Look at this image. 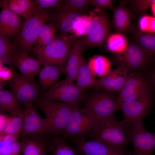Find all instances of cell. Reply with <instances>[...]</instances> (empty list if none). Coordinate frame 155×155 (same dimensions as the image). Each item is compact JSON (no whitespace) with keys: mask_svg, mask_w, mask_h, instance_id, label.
<instances>
[{"mask_svg":"<svg viewBox=\"0 0 155 155\" xmlns=\"http://www.w3.org/2000/svg\"><path fill=\"white\" fill-rule=\"evenodd\" d=\"M8 84V82L5 81L0 82V91L3 90L5 87Z\"/></svg>","mask_w":155,"mask_h":155,"instance_id":"obj_46","label":"cell"},{"mask_svg":"<svg viewBox=\"0 0 155 155\" xmlns=\"http://www.w3.org/2000/svg\"><path fill=\"white\" fill-rule=\"evenodd\" d=\"M50 151L52 155H79L76 147L68 144L65 139L60 136L52 139Z\"/></svg>","mask_w":155,"mask_h":155,"instance_id":"obj_29","label":"cell"},{"mask_svg":"<svg viewBox=\"0 0 155 155\" xmlns=\"http://www.w3.org/2000/svg\"><path fill=\"white\" fill-rule=\"evenodd\" d=\"M137 42L147 53L152 56L155 55V34L144 33L140 30L133 32Z\"/></svg>","mask_w":155,"mask_h":155,"instance_id":"obj_30","label":"cell"},{"mask_svg":"<svg viewBox=\"0 0 155 155\" xmlns=\"http://www.w3.org/2000/svg\"><path fill=\"white\" fill-rule=\"evenodd\" d=\"M76 40L70 36L60 35L46 46L36 45L32 49L38 55L41 66L65 67Z\"/></svg>","mask_w":155,"mask_h":155,"instance_id":"obj_3","label":"cell"},{"mask_svg":"<svg viewBox=\"0 0 155 155\" xmlns=\"http://www.w3.org/2000/svg\"><path fill=\"white\" fill-rule=\"evenodd\" d=\"M152 11L155 16V3H153L151 6Z\"/></svg>","mask_w":155,"mask_h":155,"instance_id":"obj_47","label":"cell"},{"mask_svg":"<svg viewBox=\"0 0 155 155\" xmlns=\"http://www.w3.org/2000/svg\"><path fill=\"white\" fill-rule=\"evenodd\" d=\"M154 67H155V58L154 59Z\"/></svg>","mask_w":155,"mask_h":155,"instance_id":"obj_48","label":"cell"},{"mask_svg":"<svg viewBox=\"0 0 155 155\" xmlns=\"http://www.w3.org/2000/svg\"><path fill=\"white\" fill-rule=\"evenodd\" d=\"M12 70L13 74L8 84L19 103L25 105L36 102L42 90L40 84L35 82L34 78L18 73L14 68Z\"/></svg>","mask_w":155,"mask_h":155,"instance_id":"obj_8","label":"cell"},{"mask_svg":"<svg viewBox=\"0 0 155 155\" xmlns=\"http://www.w3.org/2000/svg\"><path fill=\"white\" fill-rule=\"evenodd\" d=\"M10 117L2 113L0 115V133L3 132L7 126Z\"/></svg>","mask_w":155,"mask_h":155,"instance_id":"obj_43","label":"cell"},{"mask_svg":"<svg viewBox=\"0 0 155 155\" xmlns=\"http://www.w3.org/2000/svg\"><path fill=\"white\" fill-rule=\"evenodd\" d=\"M148 80L153 89H155V67L150 70L148 74Z\"/></svg>","mask_w":155,"mask_h":155,"instance_id":"obj_44","label":"cell"},{"mask_svg":"<svg viewBox=\"0 0 155 155\" xmlns=\"http://www.w3.org/2000/svg\"><path fill=\"white\" fill-rule=\"evenodd\" d=\"M23 126L20 137L34 135L47 134V122L37 113L32 103L25 105Z\"/></svg>","mask_w":155,"mask_h":155,"instance_id":"obj_14","label":"cell"},{"mask_svg":"<svg viewBox=\"0 0 155 155\" xmlns=\"http://www.w3.org/2000/svg\"><path fill=\"white\" fill-rule=\"evenodd\" d=\"M149 83L148 79L139 73H129L117 97V111L125 102L152 93L154 90Z\"/></svg>","mask_w":155,"mask_h":155,"instance_id":"obj_9","label":"cell"},{"mask_svg":"<svg viewBox=\"0 0 155 155\" xmlns=\"http://www.w3.org/2000/svg\"><path fill=\"white\" fill-rule=\"evenodd\" d=\"M131 125L125 119L118 121L114 115L99 123L88 137L113 148L125 150L130 142Z\"/></svg>","mask_w":155,"mask_h":155,"instance_id":"obj_1","label":"cell"},{"mask_svg":"<svg viewBox=\"0 0 155 155\" xmlns=\"http://www.w3.org/2000/svg\"><path fill=\"white\" fill-rule=\"evenodd\" d=\"M129 72L125 66L119 65L108 75L98 80V87L96 89L111 92H119L122 88Z\"/></svg>","mask_w":155,"mask_h":155,"instance_id":"obj_19","label":"cell"},{"mask_svg":"<svg viewBox=\"0 0 155 155\" xmlns=\"http://www.w3.org/2000/svg\"><path fill=\"white\" fill-rule=\"evenodd\" d=\"M130 1L133 10L140 14L146 13L152 5L155 3V0H134Z\"/></svg>","mask_w":155,"mask_h":155,"instance_id":"obj_36","label":"cell"},{"mask_svg":"<svg viewBox=\"0 0 155 155\" xmlns=\"http://www.w3.org/2000/svg\"><path fill=\"white\" fill-rule=\"evenodd\" d=\"M13 74V71L11 68L3 66L0 68V82L9 81Z\"/></svg>","mask_w":155,"mask_h":155,"instance_id":"obj_42","label":"cell"},{"mask_svg":"<svg viewBox=\"0 0 155 155\" xmlns=\"http://www.w3.org/2000/svg\"><path fill=\"white\" fill-rule=\"evenodd\" d=\"M21 137L23 155H47L50 151L52 139L47 134L30 135Z\"/></svg>","mask_w":155,"mask_h":155,"instance_id":"obj_16","label":"cell"},{"mask_svg":"<svg viewBox=\"0 0 155 155\" xmlns=\"http://www.w3.org/2000/svg\"><path fill=\"white\" fill-rule=\"evenodd\" d=\"M70 141L75 145L79 155H132L126 149H116L96 140Z\"/></svg>","mask_w":155,"mask_h":155,"instance_id":"obj_15","label":"cell"},{"mask_svg":"<svg viewBox=\"0 0 155 155\" xmlns=\"http://www.w3.org/2000/svg\"><path fill=\"white\" fill-rule=\"evenodd\" d=\"M58 30L52 22L44 24L39 33L36 45L41 47L47 45L55 38V34Z\"/></svg>","mask_w":155,"mask_h":155,"instance_id":"obj_32","label":"cell"},{"mask_svg":"<svg viewBox=\"0 0 155 155\" xmlns=\"http://www.w3.org/2000/svg\"><path fill=\"white\" fill-rule=\"evenodd\" d=\"M112 92L98 89L82 98L83 108L99 124L114 116L117 111V97Z\"/></svg>","mask_w":155,"mask_h":155,"instance_id":"obj_4","label":"cell"},{"mask_svg":"<svg viewBox=\"0 0 155 155\" xmlns=\"http://www.w3.org/2000/svg\"><path fill=\"white\" fill-rule=\"evenodd\" d=\"M127 2L126 0L122 1L113 10V26L117 33L122 34L133 32L135 30L132 23L133 14L125 6Z\"/></svg>","mask_w":155,"mask_h":155,"instance_id":"obj_17","label":"cell"},{"mask_svg":"<svg viewBox=\"0 0 155 155\" xmlns=\"http://www.w3.org/2000/svg\"><path fill=\"white\" fill-rule=\"evenodd\" d=\"M52 14L49 9H41L35 7L32 15L23 23L18 36L16 44L20 51L28 54L36 42L41 28L51 20Z\"/></svg>","mask_w":155,"mask_h":155,"instance_id":"obj_5","label":"cell"},{"mask_svg":"<svg viewBox=\"0 0 155 155\" xmlns=\"http://www.w3.org/2000/svg\"><path fill=\"white\" fill-rule=\"evenodd\" d=\"M84 49L81 39L76 40L65 67L66 79L73 82L76 79L83 58L82 54Z\"/></svg>","mask_w":155,"mask_h":155,"instance_id":"obj_22","label":"cell"},{"mask_svg":"<svg viewBox=\"0 0 155 155\" xmlns=\"http://www.w3.org/2000/svg\"><path fill=\"white\" fill-rule=\"evenodd\" d=\"M90 19V16L84 15L78 18L73 26L72 32L77 36H84Z\"/></svg>","mask_w":155,"mask_h":155,"instance_id":"obj_35","label":"cell"},{"mask_svg":"<svg viewBox=\"0 0 155 155\" xmlns=\"http://www.w3.org/2000/svg\"><path fill=\"white\" fill-rule=\"evenodd\" d=\"M84 90L79 88L73 82L67 79L58 83L47 91L41 93V99L46 100L60 101L78 105L83 97Z\"/></svg>","mask_w":155,"mask_h":155,"instance_id":"obj_10","label":"cell"},{"mask_svg":"<svg viewBox=\"0 0 155 155\" xmlns=\"http://www.w3.org/2000/svg\"><path fill=\"white\" fill-rule=\"evenodd\" d=\"M90 4V0H66L63 1L58 8L71 11L84 12Z\"/></svg>","mask_w":155,"mask_h":155,"instance_id":"obj_34","label":"cell"},{"mask_svg":"<svg viewBox=\"0 0 155 155\" xmlns=\"http://www.w3.org/2000/svg\"><path fill=\"white\" fill-rule=\"evenodd\" d=\"M97 120L84 108L75 107L61 135L70 140H85L98 124Z\"/></svg>","mask_w":155,"mask_h":155,"instance_id":"obj_6","label":"cell"},{"mask_svg":"<svg viewBox=\"0 0 155 155\" xmlns=\"http://www.w3.org/2000/svg\"><path fill=\"white\" fill-rule=\"evenodd\" d=\"M97 10V13H91L86 34L81 38L84 48L101 46L110 35V25L105 9Z\"/></svg>","mask_w":155,"mask_h":155,"instance_id":"obj_7","label":"cell"},{"mask_svg":"<svg viewBox=\"0 0 155 155\" xmlns=\"http://www.w3.org/2000/svg\"><path fill=\"white\" fill-rule=\"evenodd\" d=\"M84 13L58 8L55 13H53L51 20L60 31V36H68L72 31L74 22L78 18L84 15Z\"/></svg>","mask_w":155,"mask_h":155,"instance_id":"obj_20","label":"cell"},{"mask_svg":"<svg viewBox=\"0 0 155 155\" xmlns=\"http://www.w3.org/2000/svg\"><path fill=\"white\" fill-rule=\"evenodd\" d=\"M22 152V143L16 140L4 149L0 150V155H20Z\"/></svg>","mask_w":155,"mask_h":155,"instance_id":"obj_37","label":"cell"},{"mask_svg":"<svg viewBox=\"0 0 155 155\" xmlns=\"http://www.w3.org/2000/svg\"><path fill=\"white\" fill-rule=\"evenodd\" d=\"M36 106L44 113L47 122V135L50 138L60 136L66 126L75 108L78 105L39 99Z\"/></svg>","mask_w":155,"mask_h":155,"instance_id":"obj_2","label":"cell"},{"mask_svg":"<svg viewBox=\"0 0 155 155\" xmlns=\"http://www.w3.org/2000/svg\"><path fill=\"white\" fill-rule=\"evenodd\" d=\"M151 17L144 15L140 18L138 23L140 30L143 32H149Z\"/></svg>","mask_w":155,"mask_h":155,"instance_id":"obj_41","label":"cell"},{"mask_svg":"<svg viewBox=\"0 0 155 155\" xmlns=\"http://www.w3.org/2000/svg\"><path fill=\"white\" fill-rule=\"evenodd\" d=\"M0 106L2 111L8 113L11 116L24 114V109L20 107L12 92L3 90L0 91Z\"/></svg>","mask_w":155,"mask_h":155,"instance_id":"obj_26","label":"cell"},{"mask_svg":"<svg viewBox=\"0 0 155 155\" xmlns=\"http://www.w3.org/2000/svg\"><path fill=\"white\" fill-rule=\"evenodd\" d=\"M0 5L1 7H7L15 13L21 15L25 21L32 15L35 8V2L30 0L1 1Z\"/></svg>","mask_w":155,"mask_h":155,"instance_id":"obj_24","label":"cell"},{"mask_svg":"<svg viewBox=\"0 0 155 155\" xmlns=\"http://www.w3.org/2000/svg\"><path fill=\"white\" fill-rule=\"evenodd\" d=\"M65 67L46 65L43 66L39 75L40 86L44 90H49L57 83L59 76L65 73Z\"/></svg>","mask_w":155,"mask_h":155,"instance_id":"obj_23","label":"cell"},{"mask_svg":"<svg viewBox=\"0 0 155 155\" xmlns=\"http://www.w3.org/2000/svg\"><path fill=\"white\" fill-rule=\"evenodd\" d=\"M152 57L145 51L137 42H133L128 44L125 51L116 54L115 61L119 65L125 67L129 71L146 68Z\"/></svg>","mask_w":155,"mask_h":155,"instance_id":"obj_11","label":"cell"},{"mask_svg":"<svg viewBox=\"0 0 155 155\" xmlns=\"http://www.w3.org/2000/svg\"><path fill=\"white\" fill-rule=\"evenodd\" d=\"M35 7L40 9H49L51 7L58 8L61 5L63 1L60 0H36Z\"/></svg>","mask_w":155,"mask_h":155,"instance_id":"obj_38","label":"cell"},{"mask_svg":"<svg viewBox=\"0 0 155 155\" xmlns=\"http://www.w3.org/2000/svg\"><path fill=\"white\" fill-rule=\"evenodd\" d=\"M12 65L13 67L18 69L22 74L33 78L38 75L41 70L38 60L30 57L28 54L21 51L18 50L14 56Z\"/></svg>","mask_w":155,"mask_h":155,"instance_id":"obj_21","label":"cell"},{"mask_svg":"<svg viewBox=\"0 0 155 155\" xmlns=\"http://www.w3.org/2000/svg\"><path fill=\"white\" fill-rule=\"evenodd\" d=\"M92 73L95 76L103 78L111 72V64L106 57L96 55L91 58L88 62Z\"/></svg>","mask_w":155,"mask_h":155,"instance_id":"obj_27","label":"cell"},{"mask_svg":"<svg viewBox=\"0 0 155 155\" xmlns=\"http://www.w3.org/2000/svg\"><path fill=\"white\" fill-rule=\"evenodd\" d=\"M16 44H13L9 39L0 35V61L8 64L11 69L13 57L19 50Z\"/></svg>","mask_w":155,"mask_h":155,"instance_id":"obj_28","label":"cell"},{"mask_svg":"<svg viewBox=\"0 0 155 155\" xmlns=\"http://www.w3.org/2000/svg\"><path fill=\"white\" fill-rule=\"evenodd\" d=\"M143 122L141 121L131 125L129 139L134 148L132 155H153L155 149V134L146 130Z\"/></svg>","mask_w":155,"mask_h":155,"instance_id":"obj_13","label":"cell"},{"mask_svg":"<svg viewBox=\"0 0 155 155\" xmlns=\"http://www.w3.org/2000/svg\"><path fill=\"white\" fill-rule=\"evenodd\" d=\"M0 13V35L9 39L19 34L23 24L19 15L3 7Z\"/></svg>","mask_w":155,"mask_h":155,"instance_id":"obj_18","label":"cell"},{"mask_svg":"<svg viewBox=\"0 0 155 155\" xmlns=\"http://www.w3.org/2000/svg\"><path fill=\"white\" fill-rule=\"evenodd\" d=\"M106 42L107 49L109 51L116 54L125 51L128 45L125 37L119 33L110 34Z\"/></svg>","mask_w":155,"mask_h":155,"instance_id":"obj_31","label":"cell"},{"mask_svg":"<svg viewBox=\"0 0 155 155\" xmlns=\"http://www.w3.org/2000/svg\"><path fill=\"white\" fill-rule=\"evenodd\" d=\"M149 32L155 33V17H151Z\"/></svg>","mask_w":155,"mask_h":155,"instance_id":"obj_45","label":"cell"},{"mask_svg":"<svg viewBox=\"0 0 155 155\" xmlns=\"http://www.w3.org/2000/svg\"><path fill=\"white\" fill-rule=\"evenodd\" d=\"M20 133L0 135V149L2 150L17 140Z\"/></svg>","mask_w":155,"mask_h":155,"instance_id":"obj_39","label":"cell"},{"mask_svg":"<svg viewBox=\"0 0 155 155\" xmlns=\"http://www.w3.org/2000/svg\"><path fill=\"white\" fill-rule=\"evenodd\" d=\"M76 79L77 86L80 89L98 87V80L92 73L87 62L83 58L82 60Z\"/></svg>","mask_w":155,"mask_h":155,"instance_id":"obj_25","label":"cell"},{"mask_svg":"<svg viewBox=\"0 0 155 155\" xmlns=\"http://www.w3.org/2000/svg\"><path fill=\"white\" fill-rule=\"evenodd\" d=\"M24 114L18 116H11L4 130L0 133V135L21 133L24 119Z\"/></svg>","mask_w":155,"mask_h":155,"instance_id":"obj_33","label":"cell"},{"mask_svg":"<svg viewBox=\"0 0 155 155\" xmlns=\"http://www.w3.org/2000/svg\"><path fill=\"white\" fill-rule=\"evenodd\" d=\"M90 4L94 5L97 9L101 10L107 8L113 10L114 9L111 0H90Z\"/></svg>","mask_w":155,"mask_h":155,"instance_id":"obj_40","label":"cell"},{"mask_svg":"<svg viewBox=\"0 0 155 155\" xmlns=\"http://www.w3.org/2000/svg\"><path fill=\"white\" fill-rule=\"evenodd\" d=\"M154 100L152 92L125 102L121 108L124 119L131 125L143 121L152 112Z\"/></svg>","mask_w":155,"mask_h":155,"instance_id":"obj_12","label":"cell"}]
</instances>
